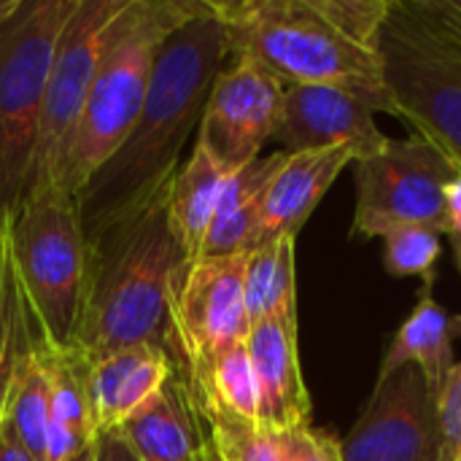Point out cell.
Returning <instances> with one entry per match:
<instances>
[{"label":"cell","instance_id":"obj_6","mask_svg":"<svg viewBox=\"0 0 461 461\" xmlns=\"http://www.w3.org/2000/svg\"><path fill=\"white\" fill-rule=\"evenodd\" d=\"M5 246L35 340L46 351L70 354L89 262L73 194L59 186L27 192L8 216Z\"/></svg>","mask_w":461,"mask_h":461},{"label":"cell","instance_id":"obj_36","mask_svg":"<svg viewBox=\"0 0 461 461\" xmlns=\"http://www.w3.org/2000/svg\"><path fill=\"white\" fill-rule=\"evenodd\" d=\"M70 461H95V443H92V446H89L86 451H81V454H78L76 459H70Z\"/></svg>","mask_w":461,"mask_h":461},{"label":"cell","instance_id":"obj_8","mask_svg":"<svg viewBox=\"0 0 461 461\" xmlns=\"http://www.w3.org/2000/svg\"><path fill=\"white\" fill-rule=\"evenodd\" d=\"M461 167L429 138L413 132L354 162L357 208L351 235L384 238L400 227H429L451 235L446 186Z\"/></svg>","mask_w":461,"mask_h":461},{"label":"cell","instance_id":"obj_17","mask_svg":"<svg viewBox=\"0 0 461 461\" xmlns=\"http://www.w3.org/2000/svg\"><path fill=\"white\" fill-rule=\"evenodd\" d=\"M167 348L132 346L86 365V397L97 435L119 429L170 378Z\"/></svg>","mask_w":461,"mask_h":461},{"label":"cell","instance_id":"obj_19","mask_svg":"<svg viewBox=\"0 0 461 461\" xmlns=\"http://www.w3.org/2000/svg\"><path fill=\"white\" fill-rule=\"evenodd\" d=\"M284 157H286L284 151L259 157L227 181V189L216 208V216H213L194 259L249 254L251 249L259 246L262 194H265L270 178L276 176V170L281 167Z\"/></svg>","mask_w":461,"mask_h":461},{"label":"cell","instance_id":"obj_11","mask_svg":"<svg viewBox=\"0 0 461 461\" xmlns=\"http://www.w3.org/2000/svg\"><path fill=\"white\" fill-rule=\"evenodd\" d=\"M340 454L343 461H443L438 394L416 365L375 381Z\"/></svg>","mask_w":461,"mask_h":461},{"label":"cell","instance_id":"obj_35","mask_svg":"<svg viewBox=\"0 0 461 461\" xmlns=\"http://www.w3.org/2000/svg\"><path fill=\"white\" fill-rule=\"evenodd\" d=\"M203 461H224V459H221V456H219V454L213 451V446H211V443L205 440V448H203Z\"/></svg>","mask_w":461,"mask_h":461},{"label":"cell","instance_id":"obj_22","mask_svg":"<svg viewBox=\"0 0 461 461\" xmlns=\"http://www.w3.org/2000/svg\"><path fill=\"white\" fill-rule=\"evenodd\" d=\"M189 386L205 416H230L259 424V392L246 343L192 367Z\"/></svg>","mask_w":461,"mask_h":461},{"label":"cell","instance_id":"obj_16","mask_svg":"<svg viewBox=\"0 0 461 461\" xmlns=\"http://www.w3.org/2000/svg\"><path fill=\"white\" fill-rule=\"evenodd\" d=\"M113 432L140 461H203L208 440L197 397L176 373Z\"/></svg>","mask_w":461,"mask_h":461},{"label":"cell","instance_id":"obj_30","mask_svg":"<svg viewBox=\"0 0 461 461\" xmlns=\"http://www.w3.org/2000/svg\"><path fill=\"white\" fill-rule=\"evenodd\" d=\"M446 208L451 219V235H461V173L446 186Z\"/></svg>","mask_w":461,"mask_h":461},{"label":"cell","instance_id":"obj_1","mask_svg":"<svg viewBox=\"0 0 461 461\" xmlns=\"http://www.w3.org/2000/svg\"><path fill=\"white\" fill-rule=\"evenodd\" d=\"M224 59V24L211 0H197L194 11L162 41L130 132L73 197L86 243L170 189Z\"/></svg>","mask_w":461,"mask_h":461},{"label":"cell","instance_id":"obj_14","mask_svg":"<svg viewBox=\"0 0 461 461\" xmlns=\"http://www.w3.org/2000/svg\"><path fill=\"white\" fill-rule=\"evenodd\" d=\"M259 392V424L276 432L311 427V397L297 354V316L251 327L246 340Z\"/></svg>","mask_w":461,"mask_h":461},{"label":"cell","instance_id":"obj_34","mask_svg":"<svg viewBox=\"0 0 461 461\" xmlns=\"http://www.w3.org/2000/svg\"><path fill=\"white\" fill-rule=\"evenodd\" d=\"M5 227H8V216H0V265H3V254H5Z\"/></svg>","mask_w":461,"mask_h":461},{"label":"cell","instance_id":"obj_25","mask_svg":"<svg viewBox=\"0 0 461 461\" xmlns=\"http://www.w3.org/2000/svg\"><path fill=\"white\" fill-rule=\"evenodd\" d=\"M440 232L429 227H400L384 235V265L392 276L408 278L421 276L435 278V265L440 259Z\"/></svg>","mask_w":461,"mask_h":461},{"label":"cell","instance_id":"obj_33","mask_svg":"<svg viewBox=\"0 0 461 461\" xmlns=\"http://www.w3.org/2000/svg\"><path fill=\"white\" fill-rule=\"evenodd\" d=\"M451 238V249H454V257H456V265H459V273H461V235H448ZM459 319V327H461V316Z\"/></svg>","mask_w":461,"mask_h":461},{"label":"cell","instance_id":"obj_7","mask_svg":"<svg viewBox=\"0 0 461 461\" xmlns=\"http://www.w3.org/2000/svg\"><path fill=\"white\" fill-rule=\"evenodd\" d=\"M76 5L22 0L0 24V216H11L30 186L51 59Z\"/></svg>","mask_w":461,"mask_h":461},{"label":"cell","instance_id":"obj_31","mask_svg":"<svg viewBox=\"0 0 461 461\" xmlns=\"http://www.w3.org/2000/svg\"><path fill=\"white\" fill-rule=\"evenodd\" d=\"M0 461H35L3 424H0Z\"/></svg>","mask_w":461,"mask_h":461},{"label":"cell","instance_id":"obj_10","mask_svg":"<svg viewBox=\"0 0 461 461\" xmlns=\"http://www.w3.org/2000/svg\"><path fill=\"white\" fill-rule=\"evenodd\" d=\"M246 254L192 259L176 273L167 305V338L186 370L249 340L243 297Z\"/></svg>","mask_w":461,"mask_h":461},{"label":"cell","instance_id":"obj_15","mask_svg":"<svg viewBox=\"0 0 461 461\" xmlns=\"http://www.w3.org/2000/svg\"><path fill=\"white\" fill-rule=\"evenodd\" d=\"M359 157L351 146L286 154L262 194L259 246L276 238H297L313 208L321 203L335 178Z\"/></svg>","mask_w":461,"mask_h":461},{"label":"cell","instance_id":"obj_2","mask_svg":"<svg viewBox=\"0 0 461 461\" xmlns=\"http://www.w3.org/2000/svg\"><path fill=\"white\" fill-rule=\"evenodd\" d=\"M227 57L246 59L281 84H338L373 113L400 108L384 78L381 30L389 0H211Z\"/></svg>","mask_w":461,"mask_h":461},{"label":"cell","instance_id":"obj_29","mask_svg":"<svg viewBox=\"0 0 461 461\" xmlns=\"http://www.w3.org/2000/svg\"><path fill=\"white\" fill-rule=\"evenodd\" d=\"M95 461H140L119 432H103L95 438Z\"/></svg>","mask_w":461,"mask_h":461},{"label":"cell","instance_id":"obj_24","mask_svg":"<svg viewBox=\"0 0 461 461\" xmlns=\"http://www.w3.org/2000/svg\"><path fill=\"white\" fill-rule=\"evenodd\" d=\"M203 421L208 424V443L224 461H289V432L230 416L203 413Z\"/></svg>","mask_w":461,"mask_h":461},{"label":"cell","instance_id":"obj_12","mask_svg":"<svg viewBox=\"0 0 461 461\" xmlns=\"http://www.w3.org/2000/svg\"><path fill=\"white\" fill-rule=\"evenodd\" d=\"M284 92L286 84L276 76L254 62L235 59L230 68H221L211 86L197 127V143L205 146L224 170H243L259 159L262 146L273 140L284 113Z\"/></svg>","mask_w":461,"mask_h":461},{"label":"cell","instance_id":"obj_3","mask_svg":"<svg viewBox=\"0 0 461 461\" xmlns=\"http://www.w3.org/2000/svg\"><path fill=\"white\" fill-rule=\"evenodd\" d=\"M189 262L167 221V192L89 243L73 357L92 365L132 346L167 348L176 273Z\"/></svg>","mask_w":461,"mask_h":461},{"label":"cell","instance_id":"obj_4","mask_svg":"<svg viewBox=\"0 0 461 461\" xmlns=\"http://www.w3.org/2000/svg\"><path fill=\"white\" fill-rule=\"evenodd\" d=\"M197 0H130L105 35L86 105L68 143L59 189L76 192L130 132L162 41L194 11Z\"/></svg>","mask_w":461,"mask_h":461},{"label":"cell","instance_id":"obj_20","mask_svg":"<svg viewBox=\"0 0 461 461\" xmlns=\"http://www.w3.org/2000/svg\"><path fill=\"white\" fill-rule=\"evenodd\" d=\"M43 351L46 373H49V389H51V419L46 432V451L43 461H70L81 451H86L95 438V419L86 397V365L78 362L73 354H54Z\"/></svg>","mask_w":461,"mask_h":461},{"label":"cell","instance_id":"obj_26","mask_svg":"<svg viewBox=\"0 0 461 461\" xmlns=\"http://www.w3.org/2000/svg\"><path fill=\"white\" fill-rule=\"evenodd\" d=\"M27 308H24V297L8 257V246L3 254V265H0V413H3V397H5V384H8V370H11V357H14V346H16V335L22 327Z\"/></svg>","mask_w":461,"mask_h":461},{"label":"cell","instance_id":"obj_27","mask_svg":"<svg viewBox=\"0 0 461 461\" xmlns=\"http://www.w3.org/2000/svg\"><path fill=\"white\" fill-rule=\"evenodd\" d=\"M438 427L443 461H461V362L451 367L438 392Z\"/></svg>","mask_w":461,"mask_h":461},{"label":"cell","instance_id":"obj_32","mask_svg":"<svg viewBox=\"0 0 461 461\" xmlns=\"http://www.w3.org/2000/svg\"><path fill=\"white\" fill-rule=\"evenodd\" d=\"M22 5V0H0V24Z\"/></svg>","mask_w":461,"mask_h":461},{"label":"cell","instance_id":"obj_23","mask_svg":"<svg viewBox=\"0 0 461 461\" xmlns=\"http://www.w3.org/2000/svg\"><path fill=\"white\" fill-rule=\"evenodd\" d=\"M243 297L251 327L278 316H297L292 235L267 240L246 254Z\"/></svg>","mask_w":461,"mask_h":461},{"label":"cell","instance_id":"obj_13","mask_svg":"<svg viewBox=\"0 0 461 461\" xmlns=\"http://www.w3.org/2000/svg\"><path fill=\"white\" fill-rule=\"evenodd\" d=\"M284 154L351 146L357 157H370L386 146L373 108L338 84H292L284 92L281 124L273 135Z\"/></svg>","mask_w":461,"mask_h":461},{"label":"cell","instance_id":"obj_9","mask_svg":"<svg viewBox=\"0 0 461 461\" xmlns=\"http://www.w3.org/2000/svg\"><path fill=\"white\" fill-rule=\"evenodd\" d=\"M127 5L130 0H78L73 16L68 19L57 41V51L46 81L35 165L27 192L59 186L62 159L73 138V130L81 119V111L86 105L89 86L105 46V35Z\"/></svg>","mask_w":461,"mask_h":461},{"label":"cell","instance_id":"obj_5","mask_svg":"<svg viewBox=\"0 0 461 461\" xmlns=\"http://www.w3.org/2000/svg\"><path fill=\"white\" fill-rule=\"evenodd\" d=\"M381 59L400 119L461 167V0H389Z\"/></svg>","mask_w":461,"mask_h":461},{"label":"cell","instance_id":"obj_21","mask_svg":"<svg viewBox=\"0 0 461 461\" xmlns=\"http://www.w3.org/2000/svg\"><path fill=\"white\" fill-rule=\"evenodd\" d=\"M232 176L235 173L224 170L197 140L186 165L178 167V173L173 176L167 189V221L189 262L197 257Z\"/></svg>","mask_w":461,"mask_h":461},{"label":"cell","instance_id":"obj_18","mask_svg":"<svg viewBox=\"0 0 461 461\" xmlns=\"http://www.w3.org/2000/svg\"><path fill=\"white\" fill-rule=\"evenodd\" d=\"M432 284H435V278L424 281L416 308L402 321V327L397 330V335L392 338V343L381 359L378 378H386L405 365H416L424 373L432 392L438 394L443 389L446 375L456 365L454 362V338L461 335V327L459 319L448 316V311L435 300Z\"/></svg>","mask_w":461,"mask_h":461},{"label":"cell","instance_id":"obj_28","mask_svg":"<svg viewBox=\"0 0 461 461\" xmlns=\"http://www.w3.org/2000/svg\"><path fill=\"white\" fill-rule=\"evenodd\" d=\"M289 461H343L340 440L330 432L292 429L289 432Z\"/></svg>","mask_w":461,"mask_h":461}]
</instances>
